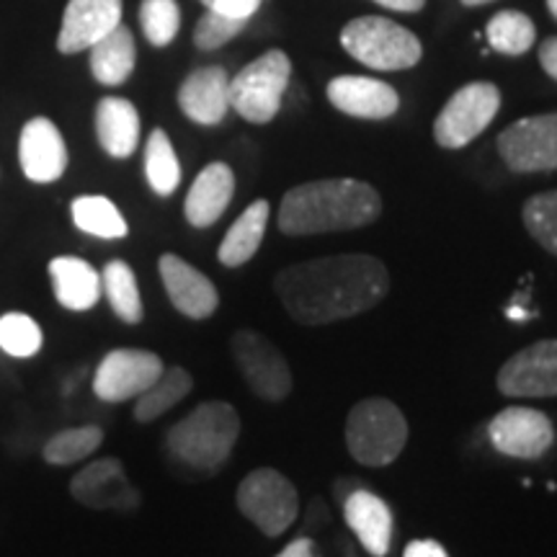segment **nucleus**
Returning <instances> with one entry per match:
<instances>
[{"mask_svg": "<svg viewBox=\"0 0 557 557\" xmlns=\"http://www.w3.org/2000/svg\"><path fill=\"white\" fill-rule=\"evenodd\" d=\"M500 109V90L496 83L475 81L457 90L444 103L434 122V139L442 148L459 150L468 148L472 139L483 135L496 120Z\"/></svg>", "mask_w": 557, "mask_h": 557, "instance_id": "8", "label": "nucleus"}, {"mask_svg": "<svg viewBox=\"0 0 557 557\" xmlns=\"http://www.w3.org/2000/svg\"><path fill=\"white\" fill-rule=\"evenodd\" d=\"M145 176L158 197H171L181 184V163L165 129H152L145 145Z\"/></svg>", "mask_w": 557, "mask_h": 557, "instance_id": "29", "label": "nucleus"}, {"mask_svg": "<svg viewBox=\"0 0 557 557\" xmlns=\"http://www.w3.org/2000/svg\"><path fill=\"white\" fill-rule=\"evenodd\" d=\"M485 37L491 41V47L508 58H519L532 50V45L537 41V26L534 21L521 11H500L487 21Z\"/></svg>", "mask_w": 557, "mask_h": 557, "instance_id": "30", "label": "nucleus"}, {"mask_svg": "<svg viewBox=\"0 0 557 557\" xmlns=\"http://www.w3.org/2000/svg\"><path fill=\"white\" fill-rule=\"evenodd\" d=\"M235 194V173L227 163H209L194 178L189 194L184 201V218L191 227L205 230L212 227L225 209L230 207Z\"/></svg>", "mask_w": 557, "mask_h": 557, "instance_id": "21", "label": "nucleus"}, {"mask_svg": "<svg viewBox=\"0 0 557 557\" xmlns=\"http://www.w3.org/2000/svg\"><path fill=\"white\" fill-rule=\"evenodd\" d=\"M101 287L103 295H107L111 310L114 315L127 325H137L143 323L145 308H143V297H139V287H137V276L127 261H109L103 267L101 274Z\"/></svg>", "mask_w": 557, "mask_h": 557, "instance_id": "28", "label": "nucleus"}, {"mask_svg": "<svg viewBox=\"0 0 557 557\" xmlns=\"http://www.w3.org/2000/svg\"><path fill=\"white\" fill-rule=\"evenodd\" d=\"M139 24L152 47H169L181 29V9L176 0H143Z\"/></svg>", "mask_w": 557, "mask_h": 557, "instance_id": "34", "label": "nucleus"}, {"mask_svg": "<svg viewBox=\"0 0 557 557\" xmlns=\"http://www.w3.org/2000/svg\"><path fill=\"white\" fill-rule=\"evenodd\" d=\"M493 3V0H462V5H468V9H475V5H487Z\"/></svg>", "mask_w": 557, "mask_h": 557, "instance_id": "42", "label": "nucleus"}, {"mask_svg": "<svg viewBox=\"0 0 557 557\" xmlns=\"http://www.w3.org/2000/svg\"><path fill=\"white\" fill-rule=\"evenodd\" d=\"M289 78L292 62L287 54L282 50L263 52L230 81V109L250 124H269L282 109Z\"/></svg>", "mask_w": 557, "mask_h": 557, "instance_id": "6", "label": "nucleus"}, {"mask_svg": "<svg viewBox=\"0 0 557 557\" xmlns=\"http://www.w3.org/2000/svg\"><path fill=\"white\" fill-rule=\"evenodd\" d=\"M45 346V333L26 312H5L0 318V348L13 359L37 357Z\"/></svg>", "mask_w": 557, "mask_h": 557, "instance_id": "32", "label": "nucleus"}, {"mask_svg": "<svg viewBox=\"0 0 557 557\" xmlns=\"http://www.w3.org/2000/svg\"><path fill=\"white\" fill-rule=\"evenodd\" d=\"M199 3H205L207 11L233 18H250L261 9V0H199Z\"/></svg>", "mask_w": 557, "mask_h": 557, "instance_id": "36", "label": "nucleus"}, {"mask_svg": "<svg viewBox=\"0 0 557 557\" xmlns=\"http://www.w3.org/2000/svg\"><path fill=\"white\" fill-rule=\"evenodd\" d=\"M238 508L250 524L267 537H282L297 521L299 496L297 487L278 470L259 468L248 472L238 485Z\"/></svg>", "mask_w": 557, "mask_h": 557, "instance_id": "7", "label": "nucleus"}, {"mask_svg": "<svg viewBox=\"0 0 557 557\" xmlns=\"http://www.w3.org/2000/svg\"><path fill=\"white\" fill-rule=\"evenodd\" d=\"M380 191L357 178H323L299 184L278 205V230L292 238L302 235L346 233L377 222Z\"/></svg>", "mask_w": 557, "mask_h": 557, "instance_id": "2", "label": "nucleus"}, {"mask_svg": "<svg viewBox=\"0 0 557 557\" xmlns=\"http://www.w3.org/2000/svg\"><path fill=\"white\" fill-rule=\"evenodd\" d=\"M269 214L271 207L267 199H256L253 205L243 209V214L230 225L225 238H222L218 248V259L222 267L238 269L259 253L263 233H267L269 225Z\"/></svg>", "mask_w": 557, "mask_h": 557, "instance_id": "24", "label": "nucleus"}, {"mask_svg": "<svg viewBox=\"0 0 557 557\" xmlns=\"http://www.w3.org/2000/svg\"><path fill=\"white\" fill-rule=\"evenodd\" d=\"M96 137L103 152L116 160L129 158L139 145V114L135 103L107 96L96 107Z\"/></svg>", "mask_w": 557, "mask_h": 557, "instance_id": "23", "label": "nucleus"}, {"mask_svg": "<svg viewBox=\"0 0 557 557\" xmlns=\"http://www.w3.org/2000/svg\"><path fill=\"white\" fill-rule=\"evenodd\" d=\"M135 60V37L124 24L90 47V73L101 86H122L124 81H129Z\"/></svg>", "mask_w": 557, "mask_h": 557, "instance_id": "25", "label": "nucleus"}, {"mask_svg": "<svg viewBox=\"0 0 557 557\" xmlns=\"http://www.w3.org/2000/svg\"><path fill=\"white\" fill-rule=\"evenodd\" d=\"M344 519L369 555L387 557L389 545H393L395 519L377 493L364 491V487L348 493L344 500Z\"/></svg>", "mask_w": 557, "mask_h": 557, "instance_id": "20", "label": "nucleus"}, {"mask_svg": "<svg viewBox=\"0 0 557 557\" xmlns=\"http://www.w3.org/2000/svg\"><path fill=\"white\" fill-rule=\"evenodd\" d=\"M527 233L557 259V189L534 194L521 207Z\"/></svg>", "mask_w": 557, "mask_h": 557, "instance_id": "33", "label": "nucleus"}, {"mask_svg": "<svg viewBox=\"0 0 557 557\" xmlns=\"http://www.w3.org/2000/svg\"><path fill=\"white\" fill-rule=\"evenodd\" d=\"M408 442V421L387 398H364L346 416L348 455L364 468H387L403 455Z\"/></svg>", "mask_w": 557, "mask_h": 557, "instance_id": "4", "label": "nucleus"}, {"mask_svg": "<svg viewBox=\"0 0 557 557\" xmlns=\"http://www.w3.org/2000/svg\"><path fill=\"white\" fill-rule=\"evenodd\" d=\"M329 101L333 109L357 120H389L398 114L400 96L389 83L364 75H341L329 83Z\"/></svg>", "mask_w": 557, "mask_h": 557, "instance_id": "18", "label": "nucleus"}, {"mask_svg": "<svg viewBox=\"0 0 557 557\" xmlns=\"http://www.w3.org/2000/svg\"><path fill=\"white\" fill-rule=\"evenodd\" d=\"M163 359L148 348H114L94 374V393L103 403H127L163 374Z\"/></svg>", "mask_w": 557, "mask_h": 557, "instance_id": "11", "label": "nucleus"}, {"mask_svg": "<svg viewBox=\"0 0 557 557\" xmlns=\"http://www.w3.org/2000/svg\"><path fill=\"white\" fill-rule=\"evenodd\" d=\"M122 24V0H70L58 34L62 54L90 50Z\"/></svg>", "mask_w": 557, "mask_h": 557, "instance_id": "17", "label": "nucleus"}, {"mask_svg": "<svg viewBox=\"0 0 557 557\" xmlns=\"http://www.w3.org/2000/svg\"><path fill=\"white\" fill-rule=\"evenodd\" d=\"M70 496L81 506L94 511H137L143 496L124 472V465L116 457L94 459L78 475L70 480Z\"/></svg>", "mask_w": 557, "mask_h": 557, "instance_id": "12", "label": "nucleus"}, {"mask_svg": "<svg viewBox=\"0 0 557 557\" xmlns=\"http://www.w3.org/2000/svg\"><path fill=\"white\" fill-rule=\"evenodd\" d=\"M54 299L70 312H86L99 305L103 295L101 274L78 256H58L47 267Z\"/></svg>", "mask_w": 557, "mask_h": 557, "instance_id": "22", "label": "nucleus"}, {"mask_svg": "<svg viewBox=\"0 0 557 557\" xmlns=\"http://www.w3.org/2000/svg\"><path fill=\"white\" fill-rule=\"evenodd\" d=\"M540 65L549 78L557 81V37H549L540 47Z\"/></svg>", "mask_w": 557, "mask_h": 557, "instance_id": "38", "label": "nucleus"}, {"mask_svg": "<svg viewBox=\"0 0 557 557\" xmlns=\"http://www.w3.org/2000/svg\"><path fill=\"white\" fill-rule=\"evenodd\" d=\"M498 156L513 173L557 171V111L508 124L498 135Z\"/></svg>", "mask_w": 557, "mask_h": 557, "instance_id": "10", "label": "nucleus"}, {"mask_svg": "<svg viewBox=\"0 0 557 557\" xmlns=\"http://www.w3.org/2000/svg\"><path fill=\"white\" fill-rule=\"evenodd\" d=\"M160 282H163L165 295H169L171 305L181 315L191 320H205L214 315L220 308V295L218 287L212 284V278L201 274L197 267H191L189 261H184L176 253H163L158 259Z\"/></svg>", "mask_w": 557, "mask_h": 557, "instance_id": "16", "label": "nucleus"}, {"mask_svg": "<svg viewBox=\"0 0 557 557\" xmlns=\"http://www.w3.org/2000/svg\"><path fill=\"white\" fill-rule=\"evenodd\" d=\"M547 11L553 13V18L557 21V0H547Z\"/></svg>", "mask_w": 557, "mask_h": 557, "instance_id": "43", "label": "nucleus"}, {"mask_svg": "<svg viewBox=\"0 0 557 557\" xmlns=\"http://www.w3.org/2000/svg\"><path fill=\"white\" fill-rule=\"evenodd\" d=\"M341 45L354 60L372 70H408L421 62V39L398 21L361 16L348 21L341 32Z\"/></svg>", "mask_w": 557, "mask_h": 557, "instance_id": "5", "label": "nucleus"}, {"mask_svg": "<svg viewBox=\"0 0 557 557\" xmlns=\"http://www.w3.org/2000/svg\"><path fill=\"white\" fill-rule=\"evenodd\" d=\"M496 385L506 398H557V338L513 354L498 369Z\"/></svg>", "mask_w": 557, "mask_h": 557, "instance_id": "13", "label": "nucleus"}, {"mask_svg": "<svg viewBox=\"0 0 557 557\" xmlns=\"http://www.w3.org/2000/svg\"><path fill=\"white\" fill-rule=\"evenodd\" d=\"M403 557H449V555L436 540H416L406 547Z\"/></svg>", "mask_w": 557, "mask_h": 557, "instance_id": "37", "label": "nucleus"}, {"mask_svg": "<svg viewBox=\"0 0 557 557\" xmlns=\"http://www.w3.org/2000/svg\"><path fill=\"white\" fill-rule=\"evenodd\" d=\"M248 18H233L222 16V13L207 11L205 16L199 18L197 29H194V45L199 47L201 52H212L225 47L230 39H235L238 34L246 29Z\"/></svg>", "mask_w": 557, "mask_h": 557, "instance_id": "35", "label": "nucleus"}, {"mask_svg": "<svg viewBox=\"0 0 557 557\" xmlns=\"http://www.w3.org/2000/svg\"><path fill=\"white\" fill-rule=\"evenodd\" d=\"M276 557H318L315 545L308 537H297L295 542H289L287 547L282 549Z\"/></svg>", "mask_w": 557, "mask_h": 557, "instance_id": "39", "label": "nucleus"}, {"mask_svg": "<svg viewBox=\"0 0 557 557\" xmlns=\"http://www.w3.org/2000/svg\"><path fill=\"white\" fill-rule=\"evenodd\" d=\"M18 163L34 184H54L67 171V145L58 124L34 116L18 135Z\"/></svg>", "mask_w": 557, "mask_h": 557, "instance_id": "15", "label": "nucleus"}, {"mask_svg": "<svg viewBox=\"0 0 557 557\" xmlns=\"http://www.w3.org/2000/svg\"><path fill=\"white\" fill-rule=\"evenodd\" d=\"M178 107L186 120L201 127H214L230 111V75L225 67H199L181 83Z\"/></svg>", "mask_w": 557, "mask_h": 557, "instance_id": "19", "label": "nucleus"}, {"mask_svg": "<svg viewBox=\"0 0 557 557\" xmlns=\"http://www.w3.org/2000/svg\"><path fill=\"white\" fill-rule=\"evenodd\" d=\"M274 289L295 323L329 325L377 308L389 292V274L369 253L325 256L282 269Z\"/></svg>", "mask_w": 557, "mask_h": 557, "instance_id": "1", "label": "nucleus"}, {"mask_svg": "<svg viewBox=\"0 0 557 557\" xmlns=\"http://www.w3.org/2000/svg\"><path fill=\"white\" fill-rule=\"evenodd\" d=\"M238 436V410L225 400H209L194 408L178 423H173L165 434V449L194 472L214 475L227 465Z\"/></svg>", "mask_w": 557, "mask_h": 557, "instance_id": "3", "label": "nucleus"}, {"mask_svg": "<svg viewBox=\"0 0 557 557\" xmlns=\"http://www.w3.org/2000/svg\"><path fill=\"white\" fill-rule=\"evenodd\" d=\"M508 318H511V320H527L529 312L524 308H508Z\"/></svg>", "mask_w": 557, "mask_h": 557, "instance_id": "41", "label": "nucleus"}, {"mask_svg": "<svg viewBox=\"0 0 557 557\" xmlns=\"http://www.w3.org/2000/svg\"><path fill=\"white\" fill-rule=\"evenodd\" d=\"M233 359L243 380L256 398L267 403H282L289 398L295 380L284 354L259 331L243 329L230 341Z\"/></svg>", "mask_w": 557, "mask_h": 557, "instance_id": "9", "label": "nucleus"}, {"mask_svg": "<svg viewBox=\"0 0 557 557\" xmlns=\"http://www.w3.org/2000/svg\"><path fill=\"white\" fill-rule=\"evenodd\" d=\"M101 444H103V429L88 423V426L58 431V434L45 444L41 457H45V462L52 465V468H67V465L88 459L96 449L101 447Z\"/></svg>", "mask_w": 557, "mask_h": 557, "instance_id": "31", "label": "nucleus"}, {"mask_svg": "<svg viewBox=\"0 0 557 557\" xmlns=\"http://www.w3.org/2000/svg\"><path fill=\"white\" fill-rule=\"evenodd\" d=\"M487 436L500 455L513 459H540L555 444V426L542 410L511 406L491 418Z\"/></svg>", "mask_w": 557, "mask_h": 557, "instance_id": "14", "label": "nucleus"}, {"mask_svg": "<svg viewBox=\"0 0 557 557\" xmlns=\"http://www.w3.org/2000/svg\"><path fill=\"white\" fill-rule=\"evenodd\" d=\"M374 3L385 5L389 11H400V13H418L426 5V0H374Z\"/></svg>", "mask_w": 557, "mask_h": 557, "instance_id": "40", "label": "nucleus"}, {"mask_svg": "<svg viewBox=\"0 0 557 557\" xmlns=\"http://www.w3.org/2000/svg\"><path fill=\"white\" fill-rule=\"evenodd\" d=\"M194 389V377L186 372L184 367H169L163 369V374L145 389L139 398H135V421L137 423H152L160 416L169 413L171 408H176L181 400L186 398Z\"/></svg>", "mask_w": 557, "mask_h": 557, "instance_id": "26", "label": "nucleus"}, {"mask_svg": "<svg viewBox=\"0 0 557 557\" xmlns=\"http://www.w3.org/2000/svg\"><path fill=\"white\" fill-rule=\"evenodd\" d=\"M70 214H73L75 227H78L81 233L94 235V238L122 240L127 238L129 233V225L127 220L122 218L120 207H116L109 197H101V194H86V197L73 199Z\"/></svg>", "mask_w": 557, "mask_h": 557, "instance_id": "27", "label": "nucleus"}]
</instances>
